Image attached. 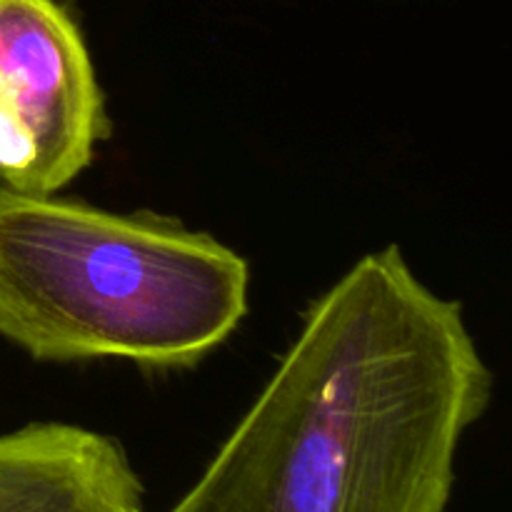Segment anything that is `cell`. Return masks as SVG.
Listing matches in <instances>:
<instances>
[{"mask_svg":"<svg viewBox=\"0 0 512 512\" xmlns=\"http://www.w3.org/2000/svg\"><path fill=\"white\" fill-rule=\"evenodd\" d=\"M0 512H143V483L115 438L30 423L0 435Z\"/></svg>","mask_w":512,"mask_h":512,"instance_id":"cell-4","label":"cell"},{"mask_svg":"<svg viewBox=\"0 0 512 512\" xmlns=\"http://www.w3.org/2000/svg\"><path fill=\"white\" fill-rule=\"evenodd\" d=\"M493 373L463 305L398 245L303 315L273 378L170 512H445Z\"/></svg>","mask_w":512,"mask_h":512,"instance_id":"cell-1","label":"cell"},{"mask_svg":"<svg viewBox=\"0 0 512 512\" xmlns=\"http://www.w3.org/2000/svg\"><path fill=\"white\" fill-rule=\"evenodd\" d=\"M110 135L103 90L58 0H0V183L55 193Z\"/></svg>","mask_w":512,"mask_h":512,"instance_id":"cell-3","label":"cell"},{"mask_svg":"<svg viewBox=\"0 0 512 512\" xmlns=\"http://www.w3.org/2000/svg\"><path fill=\"white\" fill-rule=\"evenodd\" d=\"M143 512H145V510H143Z\"/></svg>","mask_w":512,"mask_h":512,"instance_id":"cell-5","label":"cell"},{"mask_svg":"<svg viewBox=\"0 0 512 512\" xmlns=\"http://www.w3.org/2000/svg\"><path fill=\"white\" fill-rule=\"evenodd\" d=\"M248 263L155 213L0 183V335L35 360L180 370L248 313Z\"/></svg>","mask_w":512,"mask_h":512,"instance_id":"cell-2","label":"cell"}]
</instances>
